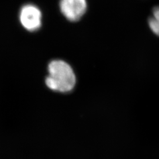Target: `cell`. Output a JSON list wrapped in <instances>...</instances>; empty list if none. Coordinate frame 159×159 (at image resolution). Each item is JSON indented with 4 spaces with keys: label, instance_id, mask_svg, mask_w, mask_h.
<instances>
[{
    "label": "cell",
    "instance_id": "cell-5",
    "mask_svg": "<svg viewBox=\"0 0 159 159\" xmlns=\"http://www.w3.org/2000/svg\"><path fill=\"white\" fill-rule=\"evenodd\" d=\"M152 16L159 23V6H157L153 9Z\"/></svg>",
    "mask_w": 159,
    "mask_h": 159
},
{
    "label": "cell",
    "instance_id": "cell-2",
    "mask_svg": "<svg viewBox=\"0 0 159 159\" xmlns=\"http://www.w3.org/2000/svg\"><path fill=\"white\" fill-rule=\"evenodd\" d=\"M19 21L27 31H36L41 27L42 13L35 5L25 4L19 11Z\"/></svg>",
    "mask_w": 159,
    "mask_h": 159
},
{
    "label": "cell",
    "instance_id": "cell-4",
    "mask_svg": "<svg viewBox=\"0 0 159 159\" xmlns=\"http://www.w3.org/2000/svg\"><path fill=\"white\" fill-rule=\"evenodd\" d=\"M148 23L152 32L159 37V23L152 16L148 19Z\"/></svg>",
    "mask_w": 159,
    "mask_h": 159
},
{
    "label": "cell",
    "instance_id": "cell-1",
    "mask_svg": "<svg viewBox=\"0 0 159 159\" xmlns=\"http://www.w3.org/2000/svg\"><path fill=\"white\" fill-rule=\"evenodd\" d=\"M48 76L46 85L51 90L66 93L75 86L76 76L71 66L61 60H55L48 65Z\"/></svg>",
    "mask_w": 159,
    "mask_h": 159
},
{
    "label": "cell",
    "instance_id": "cell-3",
    "mask_svg": "<svg viewBox=\"0 0 159 159\" xmlns=\"http://www.w3.org/2000/svg\"><path fill=\"white\" fill-rule=\"evenodd\" d=\"M59 5L63 16L72 22L80 19L87 9L86 0H60Z\"/></svg>",
    "mask_w": 159,
    "mask_h": 159
}]
</instances>
